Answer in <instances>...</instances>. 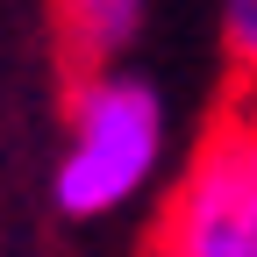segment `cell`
Returning <instances> with one entry per match:
<instances>
[{"label": "cell", "instance_id": "1", "mask_svg": "<svg viewBox=\"0 0 257 257\" xmlns=\"http://www.w3.org/2000/svg\"><path fill=\"white\" fill-rule=\"evenodd\" d=\"M172 150V114L165 93L128 64H100L72 86V114H64V150L50 172V200L72 221H107L136 207L165 172Z\"/></svg>", "mask_w": 257, "mask_h": 257}, {"label": "cell", "instance_id": "2", "mask_svg": "<svg viewBox=\"0 0 257 257\" xmlns=\"http://www.w3.org/2000/svg\"><path fill=\"white\" fill-rule=\"evenodd\" d=\"M150 257H257V93L229 100L150 214Z\"/></svg>", "mask_w": 257, "mask_h": 257}, {"label": "cell", "instance_id": "3", "mask_svg": "<svg viewBox=\"0 0 257 257\" xmlns=\"http://www.w3.org/2000/svg\"><path fill=\"white\" fill-rule=\"evenodd\" d=\"M57 15H64V36L86 57H114V50H128L143 36L150 0H57Z\"/></svg>", "mask_w": 257, "mask_h": 257}, {"label": "cell", "instance_id": "4", "mask_svg": "<svg viewBox=\"0 0 257 257\" xmlns=\"http://www.w3.org/2000/svg\"><path fill=\"white\" fill-rule=\"evenodd\" d=\"M221 50H229L236 79L257 93V0H221Z\"/></svg>", "mask_w": 257, "mask_h": 257}]
</instances>
